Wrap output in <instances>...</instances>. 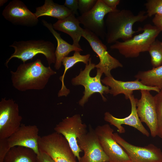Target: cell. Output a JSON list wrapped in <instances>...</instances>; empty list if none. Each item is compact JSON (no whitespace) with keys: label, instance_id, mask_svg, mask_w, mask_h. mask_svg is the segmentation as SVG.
<instances>
[{"label":"cell","instance_id":"1","mask_svg":"<svg viewBox=\"0 0 162 162\" xmlns=\"http://www.w3.org/2000/svg\"><path fill=\"white\" fill-rule=\"evenodd\" d=\"M146 13L141 10L137 15H134L130 10L122 9L108 13L105 21L107 43L114 44L119 39L123 41L129 40L134 34L142 31V28L134 31L133 26L136 22H143L147 18Z\"/></svg>","mask_w":162,"mask_h":162},{"label":"cell","instance_id":"29","mask_svg":"<svg viewBox=\"0 0 162 162\" xmlns=\"http://www.w3.org/2000/svg\"><path fill=\"white\" fill-rule=\"evenodd\" d=\"M10 148L7 138L0 139V162H4V158Z\"/></svg>","mask_w":162,"mask_h":162},{"label":"cell","instance_id":"20","mask_svg":"<svg viewBox=\"0 0 162 162\" xmlns=\"http://www.w3.org/2000/svg\"><path fill=\"white\" fill-rule=\"evenodd\" d=\"M41 21L43 25L48 29L55 37L57 41V47L55 52L56 61L54 67L56 70H58L62 66L63 59L67 56L70 52L73 51L80 52L83 50L74 46L73 44H69L62 39L60 34L55 30L51 23L48 22L44 20H42Z\"/></svg>","mask_w":162,"mask_h":162},{"label":"cell","instance_id":"30","mask_svg":"<svg viewBox=\"0 0 162 162\" xmlns=\"http://www.w3.org/2000/svg\"><path fill=\"white\" fill-rule=\"evenodd\" d=\"M64 5L74 14L78 15V0H66Z\"/></svg>","mask_w":162,"mask_h":162},{"label":"cell","instance_id":"26","mask_svg":"<svg viewBox=\"0 0 162 162\" xmlns=\"http://www.w3.org/2000/svg\"><path fill=\"white\" fill-rule=\"evenodd\" d=\"M158 121L157 136L162 138V89L154 96Z\"/></svg>","mask_w":162,"mask_h":162},{"label":"cell","instance_id":"11","mask_svg":"<svg viewBox=\"0 0 162 162\" xmlns=\"http://www.w3.org/2000/svg\"><path fill=\"white\" fill-rule=\"evenodd\" d=\"M88 42L93 51L100 59L95 68L99 69L106 76H111V71L123 65L119 61L111 56L107 51L106 46L97 35L91 32L83 29L82 36Z\"/></svg>","mask_w":162,"mask_h":162},{"label":"cell","instance_id":"25","mask_svg":"<svg viewBox=\"0 0 162 162\" xmlns=\"http://www.w3.org/2000/svg\"><path fill=\"white\" fill-rule=\"evenodd\" d=\"M148 52L150 56L153 68L162 65V42L155 40L150 45Z\"/></svg>","mask_w":162,"mask_h":162},{"label":"cell","instance_id":"2","mask_svg":"<svg viewBox=\"0 0 162 162\" xmlns=\"http://www.w3.org/2000/svg\"><path fill=\"white\" fill-rule=\"evenodd\" d=\"M10 73L13 86L21 92L44 89L50 77L56 73L50 66H45L38 58L32 62L21 64L15 71Z\"/></svg>","mask_w":162,"mask_h":162},{"label":"cell","instance_id":"9","mask_svg":"<svg viewBox=\"0 0 162 162\" xmlns=\"http://www.w3.org/2000/svg\"><path fill=\"white\" fill-rule=\"evenodd\" d=\"M22 117L18 104L12 99L2 98L0 102V139L8 138L21 125Z\"/></svg>","mask_w":162,"mask_h":162},{"label":"cell","instance_id":"27","mask_svg":"<svg viewBox=\"0 0 162 162\" xmlns=\"http://www.w3.org/2000/svg\"><path fill=\"white\" fill-rule=\"evenodd\" d=\"M148 17L162 15V0H148L145 4Z\"/></svg>","mask_w":162,"mask_h":162},{"label":"cell","instance_id":"22","mask_svg":"<svg viewBox=\"0 0 162 162\" xmlns=\"http://www.w3.org/2000/svg\"><path fill=\"white\" fill-rule=\"evenodd\" d=\"M90 56V54L82 55L80 54V52L75 51L73 56H67L63 59L62 64L64 66V69L63 75L59 78L62 82V86L58 93V97L62 96L66 97L70 92L69 89L67 88L65 86L64 82V76L67 70L78 62H82L86 65L88 63V62H89Z\"/></svg>","mask_w":162,"mask_h":162},{"label":"cell","instance_id":"3","mask_svg":"<svg viewBox=\"0 0 162 162\" xmlns=\"http://www.w3.org/2000/svg\"><path fill=\"white\" fill-rule=\"evenodd\" d=\"M10 46L13 47L15 51L6 62L8 68V63L12 58H17L25 63L39 54L45 56L49 66L55 63V47L51 41L44 40L15 41Z\"/></svg>","mask_w":162,"mask_h":162},{"label":"cell","instance_id":"33","mask_svg":"<svg viewBox=\"0 0 162 162\" xmlns=\"http://www.w3.org/2000/svg\"><path fill=\"white\" fill-rule=\"evenodd\" d=\"M104 3L108 7L114 10H117V6L118 5L120 0H103Z\"/></svg>","mask_w":162,"mask_h":162},{"label":"cell","instance_id":"17","mask_svg":"<svg viewBox=\"0 0 162 162\" xmlns=\"http://www.w3.org/2000/svg\"><path fill=\"white\" fill-rule=\"evenodd\" d=\"M129 99L131 104V112L128 116L123 118H118L114 116L109 112H106L104 113V120L116 127L119 133L125 132V129L122 126L125 124L134 128L143 135L149 137V133L142 125L137 114L136 103L138 99L135 98L133 94L129 96Z\"/></svg>","mask_w":162,"mask_h":162},{"label":"cell","instance_id":"34","mask_svg":"<svg viewBox=\"0 0 162 162\" xmlns=\"http://www.w3.org/2000/svg\"><path fill=\"white\" fill-rule=\"evenodd\" d=\"M6 0H0V6H2L5 3L7 2Z\"/></svg>","mask_w":162,"mask_h":162},{"label":"cell","instance_id":"32","mask_svg":"<svg viewBox=\"0 0 162 162\" xmlns=\"http://www.w3.org/2000/svg\"><path fill=\"white\" fill-rule=\"evenodd\" d=\"M152 21L154 26L162 32V15H155L152 20Z\"/></svg>","mask_w":162,"mask_h":162},{"label":"cell","instance_id":"6","mask_svg":"<svg viewBox=\"0 0 162 162\" xmlns=\"http://www.w3.org/2000/svg\"><path fill=\"white\" fill-rule=\"evenodd\" d=\"M94 64L92 63L90 58L88 63L86 65L84 69H81L79 75L73 78L71 82L74 86L81 85L85 88L84 95L79 102V104L83 106L89 98L93 94L99 93L101 95L103 100L106 101V98L103 94L109 93V87L103 85L101 82V77L103 73L99 68H97V74L94 77L90 75L91 71L95 68Z\"/></svg>","mask_w":162,"mask_h":162},{"label":"cell","instance_id":"23","mask_svg":"<svg viewBox=\"0 0 162 162\" xmlns=\"http://www.w3.org/2000/svg\"><path fill=\"white\" fill-rule=\"evenodd\" d=\"M4 162H37V154L29 148L15 146L10 148Z\"/></svg>","mask_w":162,"mask_h":162},{"label":"cell","instance_id":"4","mask_svg":"<svg viewBox=\"0 0 162 162\" xmlns=\"http://www.w3.org/2000/svg\"><path fill=\"white\" fill-rule=\"evenodd\" d=\"M143 32L131 39L122 42L117 41L111 45V49L117 50L126 58H136L140 53L148 51L149 46L161 32L155 26L148 24L142 28Z\"/></svg>","mask_w":162,"mask_h":162},{"label":"cell","instance_id":"15","mask_svg":"<svg viewBox=\"0 0 162 162\" xmlns=\"http://www.w3.org/2000/svg\"><path fill=\"white\" fill-rule=\"evenodd\" d=\"M4 18L12 24L27 26H33L37 24L38 20L22 1L13 0L3 10Z\"/></svg>","mask_w":162,"mask_h":162},{"label":"cell","instance_id":"35","mask_svg":"<svg viewBox=\"0 0 162 162\" xmlns=\"http://www.w3.org/2000/svg\"><path fill=\"white\" fill-rule=\"evenodd\" d=\"M109 162V161H107V162ZM132 162L131 161V162Z\"/></svg>","mask_w":162,"mask_h":162},{"label":"cell","instance_id":"28","mask_svg":"<svg viewBox=\"0 0 162 162\" xmlns=\"http://www.w3.org/2000/svg\"><path fill=\"white\" fill-rule=\"evenodd\" d=\"M97 0H78V10L81 15L91 10L96 4Z\"/></svg>","mask_w":162,"mask_h":162},{"label":"cell","instance_id":"24","mask_svg":"<svg viewBox=\"0 0 162 162\" xmlns=\"http://www.w3.org/2000/svg\"><path fill=\"white\" fill-rule=\"evenodd\" d=\"M134 77L146 86L162 89V65L150 70L139 71Z\"/></svg>","mask_w":162,"mask_h":162},{"label":"cell","instance_id":"18","mask_svg":"<svg viewBox=\"0 0 162 162\" xmlns=\"http://www.w3.org/2000/svg\"><path fill=\"white\" fill-rule=\"evenodd\" d=\"M101 81L106 86L110 88L109 93L113 96L119 94H123L126 99H128L129 96L133 94L134 91L147 90L153 91L158 93L160 90L158 87L146 86L138 79L132 81H123L115 79L112 76H106Z\"/></svg>","mask_w":162,"mask_h":162},{"label":"cell","instance_id":"7","mask_svg":"<svg viewBox=\"0 0 162 162\" xmlns=\"http://www.w3.org/2000/svg\"><path fill=\"white\" fill-rule=\"evenodd\" d=\"M54 130L65 138L79 161L80 158V153L82 151L79 147L77 139L87 132V126L82 123L80 115L75 114L66 117L56 124Z\"/></svg>","mask_w":162,"mask_h":162},{"label":"cell","instance_id":"8","mask_svg":"<svg viewBox=\"0 0 162 162\" xmlns=\"http://www.w3.org/2000/svg\"><path fill=\"white\" fill-rule=\"evenodd\" d=\"M100 144L110 162H130L128 155L116 141L113 137V129L110 125H98L94 130Z\"/></svg>","mask_w":162,"mask_h":162},{"label":"cell","instance_id":"13","mask_svg":"<svg viewBox=\"0 0 162 162\" xmlns=\"http://www.w3.org/2000/svg\"><path fill=\"white\" fill-rule=\"evenodd\" d=\"M77 140L79 147L84 153L79 162L109 161L94 130L91 128L89 132L78 138Z\"/></svg>","mask_w":162,"mask_h":162},{"label":"cell","instance_id":"16","mask_svg":"<svg viewBox=\"0 0 162 162\" xmlns=\"http://www.w3.org/2000/svg\"><path fill=\"white\" fill-rule=\"evenodd\" d=\"M40 137L37 126L23 124L7 140L10 148L17 146L27 148L33 150L37 155L40 152L38 142Z\"/></svg>","mask_w":162,"mask_h":162},{"label":"cell","instance_id":"14","mask_svg":"<svg viewBox=\"0 0 162 162\" xmlns=\"http://www.w3.org/2000/svg\"><path fill=\"white\" fill-rule=\"evenodd\" d=\"M140 92L141 98L136 103L137 114L141 122L149 128L152 136L155 137L158 134V121L154 96L148 90Z\"/></svg>","mask_w":162,"mask_h":162},{"label":"cell","instance_id":"5","mask_svg":"<svg viewBox=\"0 0 162 162\" xmlns=\"http://www.w3.org/2000/svg\"><path fill=\"white\" fill-rule=\"evenodd\" d=\"M40 151L50 156L55 162H77L69 143L64 136L56 132L40 136Z\"/></svg>","mask_w":162,"mask_h":162},{"label":"cell","instance_id":"19","mask_svg":"<svg viewBox=\"0 0 162 162\" xmlns=\"http://www.w3.org/2000/svg\"><path fill=\"white\" fill-rule=\"evenodd\" d=\"M80 23L75 15L72 14L64 19L58 20L53 24V26L55 30L69 35L73 40L72 44L76 47L81 49L79 42L82 36L83 28L80 26Z\"/></svg>","mask_w":162,"mask_h":162},{"label":"cell","instance_id":"31","mask_svg":"<svg viewBox=\"0 0 162 162\" xmlns=\"http://www.w3.org/2000/svg\"><path fill=\"white\" fill-rule=\"evenodd\" d=\"M37 162H55L52 158L46 153L40 151L37 155Z\"/></svg>","mask_w":162,"mask_h":162},{"label":"cell","instance_id":"12","mask_svg":"<svg viewBox=\"0 0 162 162\" xmlns=\"http://www.w3.org/2000/svg\"><path fill=\"white\" fill-rule=\"evenodd\" d=\"M113 137L127 153L132 162H162V151L154 144L138 146L129 143L117 133H113Z\"/></svg>","mask_w":162,"mask_h":162},{"label":"cell","instance_id":"21","mask_svg":"<svg viewBox=\"0 0 162 162\" xmlns=\"http://www.w3.org/2000/svg\"><path fill=\"white\" fill-rule=\"evenodd\" d=\"M34 14L37 18L42 16H49L62 20L72 12L64 5L55 3L52 0H45L43 5L38 7Z\"/></svg>","mask_w":162,"mask_h":162},{"label":"cell","instance_id":"10","mask_svg":"<svg viewBox=\"0 0 162 162\" xmlns=\"http://www.w3.org/2000/svg\"><path fill=\"white\" fill-rule=\"evenodd\" d=\"M118 10L109 8L103 0H98L91 10L78 16L77 18L80 23L83 25L84 29L91 32L104 39L105 38L106 34L104 17L109 13Z\"/></svg>","mask_w":162,"mask_h":162}]
</instances>
